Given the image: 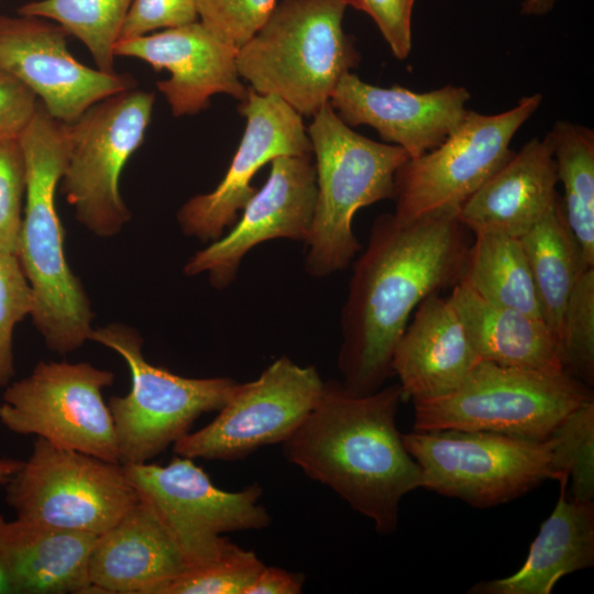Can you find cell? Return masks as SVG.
<instances>
[{
    "label": "cell",
    "instance_id": "cell-33",
    "mask_svg": "<svg viewBox=\"0 0 594 594\" xmlns=\"http://www.w3.org/2000/svg\"><path fill=\"white\" fill-rule=\"evenodd\" d=\"M33 294L18 255L0 251V388L15 374L13 332L15 326L31 316Z\"/></svg>",
    "mask_w": 594,
    "mask_h": 594
},
{
    "label": "cell",
    "instance_id": "cell-37",
    "mask_svg": "<svg viewBox=\"0 0 594 594\" xmlns=\"http://www.w3.org/2000/svg\"><path fill=\"white\" fill-rule=\"evenodd\" d=\"M416 0H344L376 24L393 55L408 57L413 46L411 18Z\"/></svg>",
    "mask_w": 594,
    "mask_h": 594
},
{
    "label": "cell",
    "instance_id": "cell-28",
    "mask_svg": "<svg viewBox=\"0 0 594 594\" xmlns=\"http://www.w3.org/2000/svg\"><path fill=\"white\" fill-rule=\"evenodd\" d=\"M558 182L563 185L562 209L583 260L594 266V131L558 120L548 132Z\"/></svg>",
    "mask_w": 594,
    "mask_h": 594
},
{
    "label": "cell",
    "instance_id": "cell-11",
    "mask_svg": "<svg viewBox=\"0 0 594 594\" xmlns=\"http://www.w3.org/2000/svg\"><path fill=\"white\" fill-rule=\"evenodd\" d=\"M541 94L519 99L504 112L469 110L440 145L409 157L394 179L395 218L413 222L440 212H458L513 155L512 140L538 110Z\"/></svg>",
    "mask_w": 594,
    "mask_h": 594
},
{
    "label": "cell",
    "instance_id": "cell-5",
    "mask_svg": "<svg viewBox=\"0 0 594 594\" xmlns=\"http://www.w3.org/2000/svg\"><path fill=\"white\" fill-rule=\"evenodd\" d=\"M312 117L307 132L316 158L317 196L305 271L321 278L350 265L361 250L352 228L355 213L393 199L395 174L409 156L397 145L355 132L330 101Z\"/></svg>",
    "mask_w": 594,
    "mask_h": 594
},
{
    "label": "cell",
    "instance_id": "cell-40",
    "mask_svg": "<svg viewBox=\"0 0 594 594\" xmlns=\"http://www.w3.org/2000/svg\"><path fill=\"white\" fill-rule=\"evenodd\" d=\"M557 0H525L521 4L520 13L522 15H544L554 7Z\"/></svg>",
    "mask_w": 594,
    "mask_h": 594
},
{
    "label": "cell",
    "instance_id": "cell-21",
    "mask_svg": "<svg viewBox=\"0 0 594 594\" xmlns=\"http://www.w3.org/2000/svg\"><path fill=\"white\" fill-rule=\"evenodd\" d=\"M558 183L547 133L514 152L461 206L458 219L474 234L495 232L520 239L559 201Z\"/></svg>",
    "mask_w": 594,
    "mask_h": 594
},
{
    "label": "cell",
    "instance_id": "cell-39",
    "mask_svg": "<svg viewBox=\"0 0 594 594\" xmlns=\"http://www.w3.org/2000/svg\"><path fill=\"white\" fill-rule=\"evenodd\" d=\"M304 583L302 573L265 565L244 594H299Z\"/></svg>",
    "mask_w": 594,
    "mask_h": 594
},
{
    "label": "cell",
    "instance_id": "cell-31",
    "mask_svg": "<svg viewBox=\"0 0 594 594\" xmlns=\"http://www.w3.org/2000/svg\"><path fill=\"white\" fill-rule=\"evenodd\" d=\"M563 370L592 387L594 384V266L578 277L563 311L558 337Z\"/></svg>",
    "mask_w": 594,
    "mask_h": 594
},
{
    "label": "cell",
    "instance_id": "cell-1",
    "mask_svg": "<svg viewBox=\"0 0 594 594\" xmlns=\"http://www.w3.org/2000/svg\"><path fill=\"white\" fill-rule=\"evenodd\" d=\"M469 246L458 212L413 222L376 217L341 310L337 363L349 392L365 395L385 385L410 315L426 297L459 282Z\"/></svg>",
    "mask_w": 594,
    "mask_h": 594
},
{
    "label": "cell",
    "instance_id": "cell-17",
    "mask_svg": "<svg viewBox=\"0 0 594 594\" xmlns=\"http://www.w3.org/2000/svg\"><path fill=\"white\" fill-rule=\"evenodd\" d=\"M263 187L255 191L230 231L197 251L184 266L188 276L206 274L216 289L237 278L243 257L275 239L307 241L315 212L317 182L311 154L272 161Z\"/></svg>",
    "mask_w": 594,
    "mask_h": 594
},
{
    "label": "cell",
    "instance_id": "cell-41",
    "mask_svg": "<svg viewBox=\"0 0 594 594\" xmlns=\"http://www.w3.org/2000/svg\"><path fill=\"white\" fill-rule=\"evenodd\" d=\"M23 461L14 458L0 457V485H6L19 471Z\"/></svg>",
    "mask_w": 594,
    "mask_h": 594
},
{
    "label": "cell",
    "instance_id": "cell-12",
    "mask_svg": "<svg viewBox=\"0 0 594 594\" xmlns=\"http://www.w3.org/2000/svg\"><path fill=\"white\" fill-rule=\"evenodd\" d=\"M142 501L147 503L180 548L189 568L213 561L234 543L226 532L266 528L262 487L238 492L218 488L193 459L176 455L166 465L122 464Z\"/></svg>",
    "mask_w": 594,
    "mask_h": 594
},
{
    "label": "cell",
    "instance_id": "cell-2",
    "mask_svg": "<svg viewBox=\"0 0 594 594\" xmlns=\"http://www.w3.org/2000/svg\"><path fill=\"white\" fill-rule=\"evenodd\" d=\"M403 399L399 384L358 395L341 382L324 381L315 407L283 442L288 461L330 487L382 535L396 531L402 499L422 487L420 468L397 428Z\"/></svg>",
    "mask_w": 594,
    "mask_h": 594
},
{
    "label": "cell",
    "instance_id": "cell-29",
    "mask_svg": "<svg viewBox=\"0 0 594 594\" xmlns=\"http://www.w3.org/2000/svg\"><path fill=\"white\" fill-rule=\"evenodd\" d=\"M131 0H35L23 3L18 14L50 20L77 37L89 51L96 68L114 72V47Z\"/></svg>",
    "mask_w": 594,
    "mask_h": 594
},
{
    "label": "cell",
    "instance_id": "cell-4",
    "mask_svg": "<svg viewBox=\"0 0 594 594\" xmlns=\"http://www.w3.org/2000/svg\"><path fill=\"white\" fill-rule=\"evenodd\" d=\"M344 0H282L239 50L241 78L261 95L280 98L301 116L330 101L360 54L344 32Z\"/></svg>",
    "mask_w": 594,
    "mask_h": 594
},
{
    "label": "cell",
    "instance_id": "cell-42",
    "mask_svg": "<svg viewBox=\"0 0 594 594\" xmlns=\"http://www.w3.org/2000/svg\"><path fill=\"white\" fill-rule=\"evenodd\" d=\"M0 594H13L9 573L0 553Z\"/></svg>",
    "mask_w": 594,
    "mask_h": 594
},
{
    "label": "cell",
    "instance_id": "cell-34",
    "mask_svg": "<svg viewBox=\"0 0 594 594\" xmlns=\"http://www.w3.org/2000/svg\"><path fill=\"white\" fill-rule=\"evenodd\" d=\"M198 20L218 38L240 48L265 23L276 0H196Z\"/></svg>",
    "mask_w": 594,
    "mask_h": 594
},
{
    "label": "cell",
    "instance_id": "cell-26",
    "mask_svg": "<svg viewBox=\"0 0 594 594\" xmlns=\"http://www.w3.org/2000/svg\"><path fill=\"white\" fill-rule=\"evenodd\" d=\"M541 317L557 337L580 274L587 267L564 218L561 198L522 238Z\"/></svg>",
    "mask_w": 594,
    "mask_h": 594
},
{
    "label": "cell",
    "instance_id": "cell-19",
    "mask_svg": "<svg viewBox=\"0 0 594 594\" xmlns=\"http://www.w3.org/2000/svg\"><path fill=\"white\" fill-rule=\"evenodd\" d=\"M114 54L141 59L155 70L169 72V78L157 81L156 86L175 117L200 112L217 94L240 101L248 96L249 88L238 72V48L218 38L199 20L120 40Z\"/></svg>",
    "mask_w": 594,
    "mask_h": 594
},
{
    "label": "cell",
    "instance_id": "cell-25",
    "mask_svg": "<svg viewBox=\"0 0 594 594\" xmlns=\"http://www.w3.org/2000/svg\"><path fill=\"white\" fill-rule=\"evenodd\" d=\"M481 361L503 366L564 371L556 334L539 317L493 305L459 280L448 297Z\"/></svg>",
    "mask_w": 594,
    "mask_h": 594
},
{
    "label": "cell",
    "instance_id": "cell-3",
    "mask_svg": "<svg viewBox=\"0 0 594 594\" xmlns=\"http://www.w3.org/2000/svg\"><path fill=\"white\" fill-rule=\"evenodd\" d=\"M25 163V198L18 258L33 294L31 317L46 346L58 354L79 349L92 331L94 312L64 251L55 193L69 152L67 123L38 101L18 138Z\"/></svg>",
    "mask_w": 594,
    "mask_h": 594
},
{
    "label": "cell",
    "instance_id": "cell-23",
    "mask_svg": "<svg viewBox=\"0 0 594 594\" xmlns=\"http://www.w3.org/2000/svg\"><path fill=\"white\" fill-rule=\"evenodd\" d=\"M96 538L0 516V553L12 593H91L88 566Z\"/></svg>",
    "mask_w": 594,
    "mask_h": 594
},
{
    "label": "cell",
    "instance_id": "cell-8",
    "mask_svg": "<svg viewBox=\"0 0 594 594\" xmlns=\"http://www.w3.org/2000/svg\"><path fill=\"white\" fill-rule=\"evenodd\" d=\"M4 486L15 518L96 536L140 502L122 464L42 438Z\"/></svg>",
    "mask_w": 594,
    "mask_h": 594
},
{
    "label": "cell",
    "instance_id": "cell-18",
    "mask_svg": "<svg viewBox=\"0 0 594 594\" xmlns=\"http://www.w3.org/2000/svg\"><path fill=\"white\" fill-rule=\"evenodd\" d=\"M471 98L462 86L417 92L394 85L376 87L348 73L330 103L349 127L369 125L382 140L417 157L440 145L464 120Z\"/></svg>",
    "mask_w": 594,
    "mask_h": 594
},
{
    "label": "cell",
    "instance_id": "cell-35",
    "mask_svg": "<svg viewBox=\"0 0 594 594\" xmlns=\"http://www.w3.org/2000/svg\"><path fill=\"white\" fill-rule=\"evenodd\" d=\"M25 198V163L18 139L0 140V251L18 253Z\"/></svg>",
    "mask_w": 594,
    "mask_h": 594
},
{
    "label": "cell",
    "instance_id": "cell-24",
    "mask_svg": "<svg viewBox=\"0 0 594 594\" xmlns=\"http://www.w3.org/2000/svg\"><path fill=\"white\" fill-rule=\"evenodd\" d=\"M566 482L541 524L522 565L513 574L475 583L470 594H550L559 580L594 564V502L568 499Z\"/></svg>",
    "mask_w": 594,
    "mask_h": 594
},
{
    "label": "cell",
    "instance_id": "cell-20",
    "mask_svg": "<svg viewBox=\"0 0 594 594\" xmlns=\"http://www.w3.org/2000/svg\"><path fill=\"white\" fill-rule=\"evenodd\" d=\"M188 568L172 535L140 498L116 525L97 536L88 576L91 593L156 594Z\"/></svg>",
    "mask_w": 594,
    "mask_h": 594
},
{
    "label": "cell",
    "instance_id": "cell-38",
    "mask_svg": "<svg viewBox=\"0 0 594 594\" xmlns=\"http://www.w3.org/2000/svg\"><path fill=\"white\" fill-rule=\"evenodd\" d=\"M38 99L14 76L0 68V140L18 139Z\"/></svg>",
    "mask_w": 594,
    "mask_h": 594
},
{
    "label": "cell",
    "instance_id": "cell-32",
    "mask_svg": "<svg viewBox=\"0 0 594 594\" xmlns=\"http://www.w3.org/2000/svg\"><path fill=\"white\" fill-rule=\"evenodd\" d=\"M264 566L254 551L234 544L218 559L188 568L156 594H244Z\"/></svg>",
    "mask_w": 594,
    "mask_h": 594
},
{
    "label": "cell",
    "instance_id": "cell-36",
    "mask_svg": "<svg viewBox=\"0 0 594 594\" xmlns=\"http://www.w3.org/2000/svg\"><path fill=\"white\" fill-rule=\"evenodd\" d=\"M196 21H198L196 0H131L120 40Z\"/></svg>",
    "mask_w": 594,
    "mask_h": 594
},
{
    "label": "cell",
    "instance_id": "cell-30",
    "mask_svg": "<svg viewBox=\"0 0 594 594\" xmlns=\"http://www.w3.org/2000/svg\"><path fill=\"white\" fill-rule=\"evenodd\" d=\"M547 439L554 480L570 481L572 499L594 502V399L572 410Z\"/></svg>",
    "mask_w": 594,
    "mask_h": 594
},
{
    "label": "cell",
    "instance_id": "cell-6",
    "mask_svg": "<svg viewBox=\"0 0 594 594\" xmlns=\"http://www.w3.org/2000/svg\"><path fill=\"white\" fill-rule=\"evenodd\" d=\"M591 399V387L565 371L480 361L452 392L413 402V430H475L544 440L572 410Z\"/></svg>",
    "mask_w": 594,
    "mask_h": 594
},
{
    "label": "cell",
    "instance_id": "cell-15",
    "mask_svg": "<svg viewBox=\"0 0 594 594\" xmlns=\"http://www.w3.org/2000/svg\"><path fill=\"white\" fill-rule=\"evenodd\" d=\"M239 110L246 125L224 177L212 191L194 196L177 212L187 237L204 242L219 239L257 190L251 182L264 165L280 156L312 154L302 116L280 98L249 88Z\"/></svg>",
    "mask_w": 594,
    "mask_h": 594
},
{
    "label": "cell",
    "instance_id": "cell-13",
    "mask_svg": "<svg viewBox=\"0 0 594 594\" xmlns=\"http://www.w3.org/2000/svg\"><path fill=\"white\" fill-rule=\"evenodd\" d=\"M114 374L88 362H38L11 382L0 403V424L61 447L119 462L113 418L102 391Z\"/></svg>",
    "mask_w": 594,
    "mask_h": 594
},
{
    "label": "cell",
    "instance_id": "cell-27",
    "mask_svg": "<svg viewBox=\"0 0 594 594\" xmlns=\"http://www.w3.org/2000/svg\"><path fill=\"white\" fill-rule=\"evenodd\" d=\"M459 280L493 305L542 319L520 239L495 232L475 233Z\"/></svg>",
    "mask_w": 594,
    "mask_h": 594
},
{
    "label": "cell",
    "instance_id": "cell-9",
    "mask_svg": "<svg viewBox=\"0 0 594 594\" xmlns=\"http://www.w3.org/2000/svg\"><path fill=\"white\" fill-rule=\"evenodd\" d=\"M403 441L420 468L422 488L472 507L497 506L554 480L548 439L442 429L411 430Z\"/></svg>",
    "mask_w": 594,
    "mask_h": 594
},
{
    "label": "cell",
    "instance_id": "cell-16",
    "mask_svg": "<svg viewBox=\"0 0 594 594\" xmlns=\"http://www.w3.org/2000/svg\"><path fill=\"white\" fill-rule=\"evenodd\" d=\"M68 35L46 19L0 13V68L65 123L98 101L135 87L129 74H108L80 63L68 50Z\"/></svg>",
    "mask_w": 594,
    "mask_h": 594
},
{
    "label": "cell",
    "instance_id": "cell-10",
    "mask_svg": "<svg viewBox=\"0 0 594 594\" xmlns=\"http://www.w3.org/2000/svg\"><path fill=\"white\" fill-rule=\"evenodd\" d=\"M154 102L153 92L134 87L98 101L67 123L62 193L78 222L97 237L118 234L131 218L120 177L144 141Z\"/></svg>",
    "mask_w": 594,
    "mask_h": 594
},
{
    "label": "cell",
    "instance_id": "cell-14",
    "mask_svg": "<svg viewBox=\"0 0 594 594\" xmlns=\"http://www.w3.org/2000/svg\"><path fill=\"white\" fill-rule=\"evenodd\" d=\"M323 385L315 366L280 356L254 381L239 384L211 422L173 444L174 453L234 461L261 447L283 443L315 407Z\"/></svg>",
    "mask_w": 594,
    "mask_h": 594
},
{
    "label": "cell",
    "instance_id": "cell-7",
    "mask_svg": "<svg viewBox=\"0 0 594 594\" xmlns=\"http://www.w3.org/2000/svg\"><path fill=\"white\" fill-rule=\"evenodd\" d=\"M89 341L118 353L131 374L130 392L108 404L120 464L145 463L165 451L201 415L221 409L240 384L230 377H184L151 364L140 333L123 323L92 329Z\"/></svg>",
    "mask_w": 594,
    "mask_h": 594
},
{
    "label": "cell",
    "instance_id": "cell-22",
    "mask_svg": "<svg viewBox=\"0 0 594 594\" xmlns=\"http://www.w3.org/2000/svg\"><path fill=\"white\" fill-rule=\"evenodd\" d=\"M480 361L449 298L435 293L415 309L395 346L392 370L404 398L417 402L452 392Z\"/></svg>",
    "mask_w": 594,
    "mask_h": 594
}]
</instances>
